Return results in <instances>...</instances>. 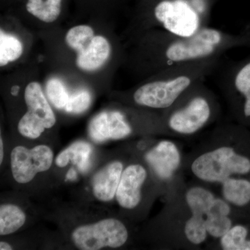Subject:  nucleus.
Here are the masks:
<instances>
[{
  "instance_id": "412c9836",
  "label": "nucleus",
  "mask_w": 250,
  "mask_h": 250,
  "mask_svg": "<svg viewBox=\"0 0 250 250\" xmlns=\"http://www.w3.org/2000/svg\"><path fill=\"white\" fill-rule=\"evenodd\" d=\"M24 46L22 41L14 34L0 31V66H6L22 57Z\"/></svg>"
},
{
  "instance_id": "39448f33",
  "label": "nucleus",
  "mask_w": 250,
  "mask_h": 250,
  "mask_svg": "<svg viewBox=\"0 0 250 250\" xmlns=\"http://www.w3.org/2000/svg\"><path fill=\"white\" fill-rule=\"evenodd\" d=\"M71 239L77 249L81 250L118 248L126 244L129 231L118 219L106 218L77 227L72 231Z\"/></svg>"
},
{
  "instance_id": "dca6fc26",
  "label": "nucleus",
  "mask_w": 250,
  "mask_h": 250,
  "mask_svg": "<svg viewBox=\"0 0 250 250\" xmlns=\"http://www.w3.org/2000/svg\"><path fill=\"white\" fill-rule=\"evenodd\" d=\"M220 186L221 197L232 207H243L250 202V181L244 178H229Z\"/></svg>"
},
{
  "instance_id": "6e6552de",
  "label": "nucleus",
  "mask_w": 250,
  "mask_h": 250,
  "mask_svg": "<svg viewBox=\"0 0 250 250\" xmlns=\"http://www.w3.org/2000/svg\"><path fill=\"white\" fill-rule=\"evenodd\" d=\"M145 160L156 178L170 186L176 182L183 166L180 147L168 139L161 140L151 147L145 154Z\"/></svg>"
},
{
  "instance_id": "aec40b11",
  "label": "nucleus",
  "mask_w": 250,
  "mask_h": 250,
  "mask_svg": "<svg viewBox=\"0 0 250 250\" xmlns=\"http://www.w3.org/2000/svg\"><path fill=\"white\" fill-rule=\"evenodd\" d=\"M27 216L21 207L13 204L0 206V236L11 234L26 223Z\"/></svg>"
},
{
  "instance_id": "20e7f679",
  "label": "nucleus",
  "mask_w": 250,
  "mask_h": 250,
  "mask_svg": "<svg viewBox=\"0 0 250 250\" xmlns=\"http://www.w3.org/2000/svg\"><path fill=\"white\" fill-rule=\"evenodd\" d=\"M207 22L205 0H161L150 16L133 25L132 35L158 29L188 37L208 26Z\"/></svg>"
},
{
  "instance_id": "b1692460",
  "label": "nucleus",
  "mask_w": 250,
  "mask_h": 250,
  "mask_svg": "<svg viewBox=\"0 0 250 250\" xmlns=\"http://www.w3.org/2000/svg\"><path fill=\"white\" fill-rule=\"evenodd\" d=\"M45 92L50 103L57 109H65L70 95L62 80L49 79L46 83Z\"/></svg>"
},
{
  "instance_id": "ddd939ff",
  "label": "nucleus",
  "mask_w": 250,
  "mask_h": 250,
  "mask_svg": "<svg viewBox=\"0 0 250 250\" xmlns=\"http://www.w3.org/2000/svg\"><path fill=\"white\" fill-rule=\"evenodd\" d=\"M124 169L123 162L113 161L104 166L95 174L92 180V191L97 200L108 202L116 197Z\"/></svg>"
},
{
  "instance_id": "9b49d317",
  "label": "nucleus",
  "mask_w": 250,
  "mask_h": 250,
  "mask_svg": "<svg viewBox=\"0 0 250 250\" xmlns=\"http://www.w3.org/2000/svg\"><path fill=\"white\" fill-rule=\"evenodd\" d=\"M218 84L223 95L237 93L244 98L243 115L250 118V62L236 71L224 68L218 77Z\"/></svg>"
},
{
  "instance_id": "5701e85b",
  "label": "nucleus",
  "mask_w": 250,
  "mask_h": 250,
  "mask_svg": "<svg viewBox=\"0 0 250 250\" xmlns=\"http://www.w3.org/2000/svg\"><path fill=\"white\" fill-rule=\"evenodd\" d=\"M248 230L241 225H233L219 239V247L224 250H250V241L247 239Z\"/></svg>"
},
{
  "instance_id": "0eeeda50",
  "label": "nucleus",
  "mask_w": 250,
  "mask_h": 250,
  "mask_svg": "<svg viewBox=\"0 0 250 250\" xmlns=\"http://www.w3.org/2000/svg\"><path fill=\"white\" fill-rule=\"evenodd\" d=\"M53 161V151L45 145H39L31 149L17 146L11 153L13 177L18 183H29L38 173L49 170Z\"/></svg>"
},
{
  "instance_id": "a211bd4d",
  "label": "nucleus",
  "mask_w": 250,
  "mask_h": 250,
  "mask_svg": "<svg viewBox=\"0 0 250 250\" xmlns=\"http://www.w3.org/2000/svg\"><path fill=\"white\" fill-rule=\"evenodd\" d=\"M62 0H27L26 10L41 22L51 24L62 14Z\"/></svg>"
},
{
  "instance_id": "6ab92c4d",
  "label": "nucleus",
  "mask_w": 250,
  "mask_h": 250,
  "mask_svg": "<svg viewBox=\"0 0 250 250\" xmlns=\"http://www.w3.org/2000/svg\"><path fill=\"white\" fill-rule=\"evenodd\" d=\"M182 237L188 244L198 247L207 242L208 238L206 227V216L190 212L182 225Z\"/></svg>"
},
{
  "instance_id": "f257e3e1",
  "label": "nucleus",
  "mask_w": 250,
  "mask_h": 250,
  "mask_svg": "<svg viewBox=\"0 0 250 250\" xmlns=\"http://www.w3.org/2000/svg\"><path fill=\"white\" fill-rule=\"evenodd\" d=\"M133 41L126 62L144 80L170 67L223 56L240 40L238 36L207 26L188 37L152 29L133 36Z\"/></svg>"
},
{
  "instance_id": "1a4fd4ad",
  "label": "nucleus",
  "mask_w": 250,
  "mask_h": 250,
  "mask_svg": "<svg viewBox=\"0 0 250 250\" xmlns=\"http://www.w3.org/2000/svg\"><path fill=\"white\" fill-rule=\"evenodd\" d=\"M132 133V125L120 111L102 112L94 117L88 125V134L95 143L125 139Z\"/></svg>"
},
{
  "instance_id": "4468645a",
  "label": "nucleus",
  "mask_w": 250,
  "mask_h": 250,
  "mask_svg": "<svg viewBox=\"0 0 250 250\" xmlns=\"http://www.w3.org/2000/svg\"><path fill=\"white\" fill-rule=\"evenodd\" d=\"M232 206L221 196H217L206 217V227L208 236L220 239L233 226L231 215Z\"/></svg>"
},
{
  "instance_id": "9d476101",
  "label": "nucleus",
  "mask_w": 250,
  "mask_h": 250,
  "mask_svg": "<svg viewBox=\"0 0 250 250\" xmlns=\"http://www.w3.org/2000/svg\"><path fill=\"white\" fill-rule=\"evenodd\" d=\"M147 178L148 171L143 164L134 163L125 167L116 195L117 202L121 208L134 210L139 207Z\"/></svg>"
},
{
  "instance_id": "f03ea898",
  "label": "nucleus",
  "mask_w": 250,
  "mask_h": 250,
  "mask_svg": "<svg viewBox=\"0 0 250 250\" xmlns=\"http://www.w3.org/2000/svg\"><path fill=\"white\" fill-rule=\"evenodd\" d=\"M222 63V56L166 69L142 80L128 93L135 106L160 111L173 106L192 87L213 75Z\"/></svg>"
},
{
  "instance_id": "4be33fe9",
  "label": "nucleus",
  "mask_w": 250,
  "mask_h": 250,
  "mask_svg": "<svg viewBox=\"0 0 250 250\" xmlns=\"http://www.w3.org/2000/svg\"><path fill=\"white\" fill-rule=\"evenodd\" d=\"M95 36V30L91 26L78 24L67 31L64 41L67 47L77 54L90 43Z\"/></svg>"
},
{
  "instance_id": "bb28decb",
  "label": "nucleus",
  "mask_w": 250,
  "mask_h": 250,
  "mask_svg": "<svg viewBox=\"0 0 250 250\" xmlns=\"http://www.w3.org/2000/svg\"><path fill=\"white\" fill-rule=\"evenodd\" d=\"M0 250H13L12 247L10 246L9 243L5 241L0 242Z\"/></svg>"
},
{
  "instance_id": "393cba45",
  "label": "nucleus",
  "mask_w": 250,
  "mask_h": 250,
  "mask_svg": "<svg viewBox=\"0 0 250 250\" xmlns=\"http://www.w3.org/2000/svg\"><path fill=\"white\" fill-rule=\"evenodd\" d=\"M92 103V97L87 90H80L70 95L65 111L72 114H80L86 111Z\"/></svg>"
},
{
  "instance_id": "f3484780",
  "label": "nucleus",
  "mask_w": 250,
  "mask_h": 250,
  "mask_svg": "<svg viewBox=\"0 0 250 250\" xmlns=\"http://www.w3.org/2000/svg\"><path fill=\"white\" fill-rule=\"evenodd\" d=\"M92 147L88 143L78 141L64 149L56 159V165L59 167H66L69 162L78 166L80 170L86 169L89 164V158Z\"/></svg>"
},
{
  "instance_id": "7ed1b4c3",
  "label": "nucleus",
  "mask_w": 250,
  "mask_h": 250,
  "mask_svg": "<svg viewBox=\"0 0 250 250\" xmlns=\"http://www.w3.org/2000/svg\"><path fill=\"white\" fill-rule=\"evenodd\" d=\"M220 113L218 98L206 85L205 81H202L161 115L165 132L175 136H190L213 123Z\"/></svg>"
},
{
  "instance_id": "2eb2a0df",
  "label": "nucleus",
  "mask_w": 250,
  "mask_h": 250,
  "mask_svg": "<svg viewBox=\"0 0 250 250\" xmlns=\"http://www.w3.org/2000/svg\"><path fill=\"white\" fill-rule=\"evenodd\" d=\"M182 196L190 213L207 217L217 195L207 185L197 183L186 188Z\"/></svg>"
},
{
  "instance_id": "a878e982",
  "label": "nucleus",
  "mask_w": 250,
  "mask_h": 250,
  "mask_svg": "<svg viewBox=\"0 0 250 250\" xmlns=\"http://www.w3.org/2000/svg\"><path fill=\"white\" fill-rule=\"evenodd\" d=\"M4 159V144H3L2 138H0V164H2Z\"/></svg>"
},
{
  "instance_id": "423d86ee",
  "label": "nucleus",
  "mask_w": 250,
  "mask_h": 250,
  "mask_svg": "<svg viewBox=\"0 0 250 250\" xmlns=\"http://www.w3.org/2000/svg\"><path fill=\"white\" fill-rule=\"evenodd\" d=\"M24 100L27 111L18 122V131L24 137L36 139L55 125V114L40 83L36 81L26 85Z\"/></svg>"
},
{
  "instance_id": "f8f14e48",
  "label": "nucleus",
  "mask_w": 250,
  "mask_h": 250,
  "mask_svg": "<svg viewBox=\"0 0 250 250\" xmlns=\"http://www.w3.org/2000/svg\"><path fill=\"white\" fill-rule=\"evenodd\" d=\"M112 45L104 36L95 34L93 40L75 57V65L83 72L100 70L111 58Z\"/></svg>"
}]
</instances>
